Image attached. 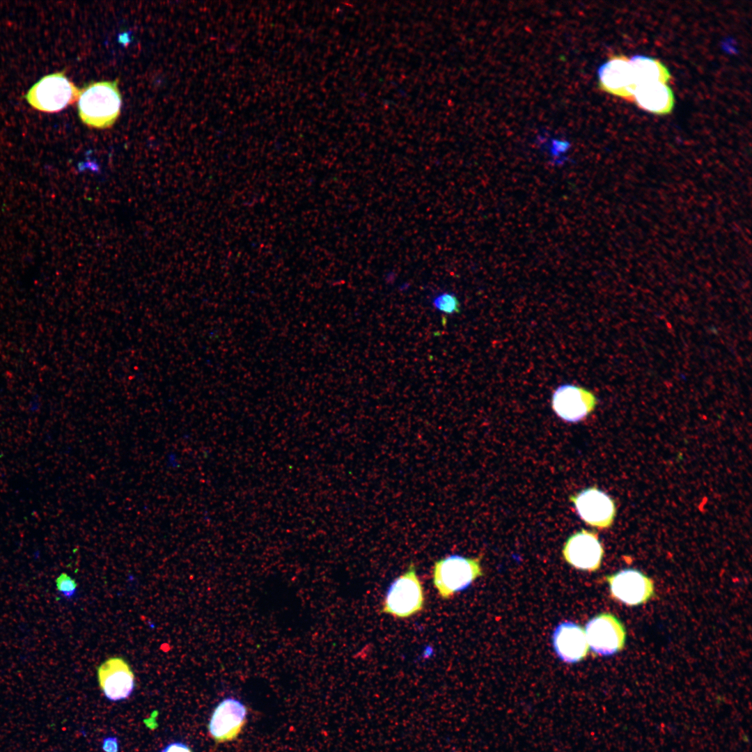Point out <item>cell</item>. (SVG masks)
<instances>
[{"instance_id":"1","label":"cell","mask_w":752,"mask_h":752,"mask_svg":"<svg viewBox=\"0 0 752 752\" xmlns=\"http://www.w3.org/2000/svg\"><path fill=\"white\" fill-rule=\"evenodd\" d=\"M77 102L79 116L85 125L96 129L111 127L120 113L122 97L118 80L86 85L81 89Z\"/></svg>"},{"instance_id":"2","label":"cell","mask_w":752,"mask_h":752,"mask_svg":"<svg viewBox=\"0 0 752 752\" xmlns=\"http://www.w3.org/2000/svg\"><path fill=\"white\" fill-rule=\"evenodd\" d=\"M482 575L479 558H467L458 554L436 561L432 567L434 587L444 600L467 589Z\"/></svg>"},{"instance_id":"3","label":"cell","mask_w":752,"mask_h":752,"mask_svg":"<svg viewBox=\"0 0 752 752\" xmlns=\"http://www.w3.org/2000/svg\"><path fill=\"white\" fill-rule=\"evenodd\" d=\"M425 594L416 566L410 563L407 569L389 586L382 606V612L393 618H411L423 610Z\"/></svg>"},{"instance_id":"4","label":"cell","mask_w":752,"mask_h":752,"mask_svg":"<svg viewBox=\"0 0 752 752\" xmlns=\"http://www.w3.org/2000/svg\"><path fill=\"white\" fill-rule=\"evenodd\" d=\"M80 93L81 89L62 71L41 78L29 90L25 99L38 111L55 113L77 101Z\"/></svg>"},{"instance_id":"5","label":"cell","mask_w":752,"mask_h":752,"mask_svg":"<svg viewBox=\"0 0 752 752\" xmlns=\"http://www.w3.org/2000/svg\"><path fill=\"white\" fill-rule=\"evenodd\" d=\"M588 646L595 653L610 656L622 650L626 631L622 622L609 613H600L590 620L585 628Z\"/></svg>"},{"instance_id":"6","label":"cell","mask_w":752,"mask_h":752,"mask_svg":"<svg viewBox=\"0 0 752 752\" xmlns=\"http://www.w3.org/2000/svg\"><path fill=\"white\" fill-rule=\"evenodd\" d=\"M597 398L590 391L572 384L559 386L553 393L551 407L556 414L568 423H577L590 414Z\"/></svg>"},{"instance_id":"7","label":"cell","mask_w":752,"mask_h":752,"mask_svg":"<svg viewBox=\"0 0 752 752\" xmlns=\"http://www.w3.org/2000/svg\"><path fill=\"white\" fill-rule=\"evenodd\" d=\"M577 513L587 524L598 528L611 526L615 515L613 500L596 487H589L570 496Z\"/></svg>"},{"instance_id":"8","label":"cell","mask_w":752,"mask_h":752,"mask_svg":"<svg viewBox=\"0 0 752 752\" xmlns=\"http://www.w3.org/2000/svg\"><path fill=\"white\" fill-rule=\"evenodd\" d=\"M603 547L597 533L582 529L566 541L563 555L565 560L576 569L588 572L597 570L602 560Z\"/></svg>"},{"instance_id":"9","label":"cell","mask_w":752,"mask_h":752,"mask_svg":"<svg viewBox=\"0 0 752 752\" xmlns=\"http://www.w3.org/2000/svg\"><path fill=\"white\" fill-rule=\"evenodd\" d=\"M611 596L629 606L645 603L654 594L652 581L639 570L625 569L608 575Z\"/></svg>"},{"instance_id":"10","label":"cell","mask_w":752,"mask_h":752,"mask_svg":"<svg viewBox=\"0 0 752 752\" xmlns=\"http://www.w3.org/2000/svg\"><path fill=\"white\" fill-rule=\"evenodd\" d=\"M246 715V707L240 700L232 697L223 699L209 721L210 735L218 743L233 740L242 731Z\"/></svg>"},{"instance_id":"11","label":"cell","mask_w":752,"mask_h":752,"mask_svg":"<svg viewBox=\"0 0 752 752\" xmlns=\"http://www.w3.org/2000/svg\"><path fill=\"white\" fill-rule=\"evenodd\" d=\"M97 680L104 696L111 701L127 698L134 688V675L121 657H111L97 668Z\"/></svg>"},{"instance_id":"12","label":"cell","mask_w":752,"mask_h":752,"mask_svg":"<svg viewBox=\"0 0 752 752\" xmlns=\"http://www.w3.org/2000/svg\"><path fill=\"white\" fill-rule=\"evenodd\" d=\"M601 90L625 99L632 100L635 84L630 60L623 55H613L598 70Z\"/></svg>"},{"instance_id":"13","label":"cell","mask_w":752,"mask_h":752,"mask_svg":"<svg viewBox=\"0 0 752 752\" xmlns=\"http://www.w3.org/2000/svg\"><path fill=\"white\" fill-rule=\"evenodd\" d=\"M552 643L556 655L564 662L580 661L588 652L584 629L572 622H561L555 628Z\"/></svg>"},{"instance_id":"14","label":"cell","mask_w":752,"mask_h":752,"mask_svg":"<svg viewBox=\"0 0 752 752\" xmlns=\"http://www.w3.org/2000/svg\"><path fill=\"white\" fill-rule=\"evenodd\" d=\"M632 100L641 109L658 115L670 113L674 106L673 93L669 86L663 82L636 86Z\"/></svg>"},{"instance_id":"15","label":"cell","mask_w":752,"mask_h":752,"mask_svg":"<svg viewBox=\"0 0 752 752\" xmlns=\"http://www.w3.org/2000/svg\"><path fill=\"white\" fill-rule=\"evenodd\" d=\"M630 63L632 68L635 88L639 86L655 82L667 83L671 75L667 68L659 61L645 56L636 55L632 57Z\"/></svg>"},{"instance_id":"16","label":"cell","mask_w":752,"mask_h":752,"mask_svg":"<svg viewBox=\"0 0 752 752\" xmlns=\"http://www.w3.org/2000/svg\"><path fill=\"white\" fill-rule=\"evenodd\" d=\"M432 303L437 310L446 314H452L460 311L459 301L452 293H441L433 299Z\"/></svg>"},{"instance_id":"17","label":"cell","mask_w":752,"mask_h":752,"mask_svg":"<svg viewBox=\"0 0 752 752\" xmlns=\"http://www.w3.org/2000/svg\"><path fill=\"white\" fill-rule=\"evenodd\" d=\"M58 593L66 600H72L77 594V584L74 579L66 573L60 574L56 579Z\"/></svg>"},{"instance_id":"18","label":"cell","mask_w":752,"mask_h":752,"mask_svg":"<svg viewBox=\"0 0 752 752\" xmlns=\"http://www.w3.org/2000/svg\"><path fill=\"white\" fill-rule=\"evenodd\" d=\"M161 752H192L191 750L185 744L180 742H174L169 744Z\"/></svg>"},{"instance_id":"19","label":"cell","mask_w":752,"mask_h":752,"mask_svg":"<svg viewBox=\"0 0 752 752\" xmlns=\"http://www.w3.org/2000/svg\"><path fill=\"white\" fill-rule=\"evenodd\" d=\"M103 750L105 752H117L118 749V741L114 737H109L104 740Z\"/></svg>"}]
</instances>
